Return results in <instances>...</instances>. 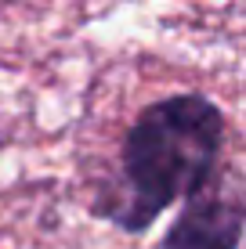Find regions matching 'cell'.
I'll use <instances>...</instances> for the list:
<instances>
[{"label":"cell","mask_w":246,"mask_h":249,"mask_svg":"<svg viewBox=\"0 0 246 249\" xmlns=\"http://www.w3.org/2000/svg\"><path fill=\"white\" fill-rule=\"evenodd\" d=\"M225 144L221 108L203 94H170L149 105L123 137L120 181L109 184L98 213L123 231H145L170 202L217 174Z\"/></svg>","instance_id":"1"},{"label":"cell","mask_w":246,"mask_h":249,"mask_svg":"<svg viewBox=\"0 0 246 249\" xmlns=\"http://www.w3.org/2000/svg\"><path fill=\"white\" fill-rule=\"evenodd\" d=\"M246 231V195L221 177H210L203 188L185 195L181 217L163 235L159 249H239Z\"/></svg>","instance_id":"2"}]
</instances>
